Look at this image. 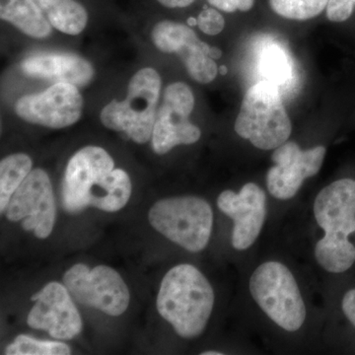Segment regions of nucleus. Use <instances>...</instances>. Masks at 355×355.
Wrapping results in <instances>:
<instances>
[{"instance_id": "obj_11", "label": "nucleus", "mask_w": 355, "mask_h": 355, "mask_svg": "<svg viewBox=\"0 0 355 355\" xmlns=\"http://www.w3.org/2000/svg\"><path fill=\"white\" fill-rule=\"evenodd\" d=\"M151 37L156 48L163 53L179 55L191 78L198 83L207 84L216 79L218 67L209 57L211 46L200 41L190 26L161 21L154 26Z\"/></svg>"}, {"instance_id": "obj_13", "label": "nucleus", "mask_w": 355, "mask_h": 355, "mask_svg": "<svg viewBox=\"0 0 355 355\" xmlns=\"http://www.w3.org/2000/svg\"><path fill=\"white\" fill-rule=\"evenodd\" d=\"M33 306L27 324L48 331L57 340H72L83 331V320L64 284L50 282L32 296Z\"/></svg>"}, {"instance_id": "obj_19", "label": "nucleus", "mask_w": 355, "mask_h": 355, "mask_svg": "<svg viewBox=\"0 0 355 355\" xmlns=\"http://www.w3.org/2000/svg\"><path fill=\"white\" fill-rule=\"evenodd\" d=\"M33 162L23 153L12 154L0 163V211L4 214L14 193L32 171Z\"/></svg>"}, {"instance_id": "obj_22", "label": "nucleus", "mask_w": 355, "mask_h": 355, "mask_svg": "<svg viewBox=\"0 0 355 355\" xmlns=\"http://www.w3.org/2000/svg\"><path fill=\"white\" fill-rule=\"evenodd\" d=\"M260 69L265 80L279 88L291 79V60L277 44H270L261 51Z\"/></svg>"}, {"instance_id": "obj_18", "label": "nucleus", "mask_w": 355, "mask_h": 355, "mask_svg": "<svg viewBox=\"0 0 355 355\" xmlns=\"http://www.w3.org/2000/svg\"><path fill=\"white\" fill-rule=\"evenodd\" d=\"M35 2L58 31L78 35L87 25V11L76 0H35Z\"/></svg>"}, {"instance_id": "obj_1", "label": "nucleus", "mask_w": 355, "mask_h": 355, "mask_svg": "<svg viewBox=\"0 0 355 355\" xmlns=\"http://www.w3.org/2000/svg\"><path fill=\"white\" fill-rule=\"evenodd\" d=\"M62 207L72 214L87 207L119 211L132 196L128 173L114 169L113 158L105 149L86 146L74 154L65 170Z\"/></svg>"}, {"instance_id": "obj_7", "label": "nucleus", "mask_w": 355, "mask_h": 355, "mask_svg": "<svg viewBox=\"0 0 355 355\" xmlns=\"http://www.w3.org/2000/svg\"><path fill=\"white\" fill-rule=\"evenodd\" d=\"M64 284L77 302L110 316H120L130 304L127 284L110 266H97L90 270L77 263L65 272Z\"/></svg>"}, {"instance_id": "obj_17", "label": "nucleus", "mask_w": 355, "mask_h": 355, "mask_svg": "<svg viewBox=\"0 0 355 355\" xmlns=\"http://www.w3.org/2000/svg\"><path fill=\"white\" fill-rule=\"evenodd\" d=\"M0 17L33 38L50 36L51 24L35 0H0Z\"/></svg>"}, {"instance_id": "obj_3", "label": "nucleus", "mask_w": 355, "mask_h": 355, "mask_svg": "<svg viewBox=\"0 0 355 355\" xmlns=\"http://www.w3.org/2000/svg\"><path fill=\"white\" fill-rule=\"evenodd\" d=\"M234 128L239 137L261 150H272L286 144L292 125L279 88L263 80L248 89Z\"/></svg>"}, {"instance_id": "obj_29", "label": "nucleus", "mask_w": 355, "mask_h": 355, "mask_svg": "<svg viewBox=\"0 0 355 355\" xmlns=\"http://www.w3.org/2000/svg\"><path fill=\"white\" fill-rule=\"evenodd\" d=\"M188 25L190 26H198V19L197 18L190 17L188 21H187Z\"/></svg>"}, {"instance_id": "obj_30", "label": "nucleus", "mask_w": 355, "mask_h": 355, "mask_svg": "<svg viewBox=\"0 0 355 355\" xmlns=\"http://www.w3.org/2000/svg\"><path fill=\"white\" fill-rule=\"evenodd\" d=\"M227 71L228 69L225 65H221L220 67H218V72L219 73L222 74V76H225V74L227 73Z\"/></svg>"}, {"instance_id": "obj_28", "label": "nucleus", "mask_w": 355, "mask_h": 355, "mask_svg": "<svg viewBox=\"0 0 355 355\" xmlns=\"http://www.w3.org/2000/svg\"><path fill=\"white\" fill-rule=\"evenodd\" d=\"M222 55V51L220 49L216 48V46H211L209 51V57L214 58V60H218Z\"/></svg>"}, {"instance_id": "obj_5", "label": "nucleus", "mask_w": 355, "mask_h": 355, "mask_svg": "<svg viewBox=\"0 0 355 355\" xmlns=\"http://www.w3.org/2000/svg\"><path fill=\"white\" fill-rule=\"evenodd\" d=\"M149 222L170 241L198 253L209 244L214 214L202 198L178 197L159 200L151 207Z\"/></svg>"}, {"instance_id": "obj_27", "label": "nucleus", "mask_w": 355, "mask_h": 355, "mask_svg": "<svg viewBox=\"0 0 355 355\" xmlns=\"http://www.w3.org/2000/svg\"><path fill=\"white\" fill-rule=\"evenodd\" d=\"M157 1L168 8H186L195 3L196 0H157Z\"/></svg>"}, {"instance_id": "obj_20", "label": "nucleus", "mask_w": 355, "mask_h": 355, "mask_svg": "<svg viewBox=\"0 0 355 355\" xmlns=\"http://www.w3.org/2000/svg\"><path fill=\"white\" fill-rule=\"evenodd\" d=\"M315 257L327 272H347L355 261V247L350 241H340L324 237L317 243Z\"/></svg>"}, {"instance_id": "obj_31", "label": "nucleus", "mask_w": 355, "mask_h": 355, "mask_svg": "<svg viewBox=\"0 0 355 355\" xmlns=\"http://www.w3.org/2000/svg\"><path fill=\"white\" fill-rule=\"evenodd\" d=\"M202 355H221V354H221V352H203V354H202Z\"/></svg>"}, {"instance_id": "obj_2", "label": "nucleus", "mask_w": 355, "mask_h": 355, "mask_svg": "<svg viewBox=\"0 0 355 355\" xmlns=\"http://www.w3.org/2000/svg\"><path fill=\"white\" fill-rule=\"evenodd\" d=\"M214 305V292L197 268L179 265L161 282L157 309L182 338H197L205 331Z\"/></svg>"}, {"instance_id": "obj_8", "label": "nucleus", "mask_w": 355, "mask_h": 355, "mask_svg": "<svg viewBox=\"0 0 355 355\" xmlns=\"http://www.w3.org/2000/svg\"><path fill=\"white\" fill-rule=\"evenodd\" d=\"M7 219L22 220L26 231H33L39 239L53 232L57 207L50 177L43 169L32 170L7 205Z\"/></svg>"}, {"instance_id": "obj_21", "label": "nucleus", "mask_w": 355, "mask_h": 355, "mask_svg": "<svg viewBox=\"0 0 355 355\" xmlns=\"http://www.w3.org/2000/svg\"><path fill=\"white\" fill-rule=\"evenodd\" d=\"M330 0H268L270 11L286 20L304 22L324 13Z\"/></svg>"}, {"instance_id": "obj_15", "label": "nucleus", "mask_w": 355, "mask_h": 355, "mask_svg": "<svg viewBox=\"0 0 355 355\" xmlns=\"http://www.w3.org/2000/svg\"><path fill=\"white\" fill-rule=\"evenodd\" d=\"M314 214L326 236L349 240L355 232V180L343 178L320 191Z\"/></svg>"}, {"instance_id": "obj_12", "label": "nucleus", "mask_w": 355, "mask_h": 355, "mask_svg": "<svg viewBox=\"0 0 355 355\" xmlns=\"http://www.w3.org/2000/svg\"><path fill=\"white\" fill-rule=\"evenodd\" d=\"M326 153L324 146L302 150L292 141L277 147L272 157L275 165L266 175L268 191L279 200L293 198L304 180L315 176L321 170Z\"/></svg>"}, {"instance_id": "obj_16", "label": "nucleus", "mask_w": 355, "mask_h": 355, "mask_svg": "<svg viewBox=\"0 0 355 355\" xmlns=\"http://www.w3.org/2000/svg\"><path fill=\"white\" fill-rule=\"evenodd\" d=\"M21 69L28 76L76 86L86 85L94 76V69L87 60L70 53L31 55L23 60Z\"/></svg>"}, {"instance_id": "obj_9", "label": "nucleus", "mask_w": 355, "mask_h": 355, "mask_svg": "<svg viewBox=\"0 0 355 355\" xmlns=\"http://www.w3.org/2000/svg\"><path fill=\"white\" fill-rule=\"evenodd\" d=\"M193 108L195 96L187 84L175 83L166 88L151 137L156 153L162 155L175 146L196 144L200 139V128L189 121Z\"/></svg>"}, {"instance_id": "obj_25", "label": "nucleus", "mask_w": 355, "mask_h": 355, "mask_svg": "<svg viewBox=\"0 0 355 355\" xmlns=\"http://www.w3.org/2000/svg\"><path fill=\"white\" fill-rule=\"evenodd\" d=\"M197 19L200 31L211 36L219 34L225 27V18L221 11L214 7L203 6Z\"/></svg>"}, {"instance_id": "obj_10", "label": "nucleus", "mask_w": 355, "mask_h": 355, "mask_svg": "<svg viewBox=\"0 0 355 355\" xmlns=\"http://www.w3.org/2000/svg\"><path fill=\"white\" fill-rule=\"evenodd\" d=\"M83 99L76 85L58 83L38 94L24 96L15 105L16 114L35 125L62 128L80 119Z\"/></svg>"}, {"instance_id": "obj_23", "label": "nucleus", "mask_w": 355, "mask_h": 355, "mask_svg": "<svg viewBox=\"0 0 355 355\" xmlns=\"http://www.w3.org/2000/svg\"><path fill=\"white\" fill-rule=\"evenodd\" d=\"M7 355H67L71 354L64 343L39 340L25 335L18 336L6 347Z\"/></svg>"}, {"instance_id": "obj_26", "label": "nucleus", "mask_w": 355, "mask_h": 355, "mask_svg": "<svg viewBox=\"0 0 355 355\" xmlns=\"http://www.w3.org/2000/svg\"><path fill=\"white\" fill-rule=\"evenodd\" d=\"M342 307L343 314L349 319L355 328V288L350 289L343 298Z\"/></svg>"}, {"instance_id": "obj_14", "label": "nucleus", "mask_w": 355, "mask_h": 355, "mask_svg": "<svg viewBox=\"0 0 355 355\" xmlns=\"http://www.w3.org/2000/svg\"><path fill=\"white\" fill-rule=\"evenodd\" d=\"M265 191L256 184H245L239 193L222 191L217 205L234 221L232 245L243 251L252 246L260 235L266 214Z\"/></svg>"}, {"instance_id": "obj_24", "label": "nucleus", "mask_w": 355, "mask_h": 355, "mask_svg": "<svg viewBox=\"0 0 355 355\" xmlns=\"http://www.w3.org/2000/svg\"><path fill=\"white\" fill-rule=\"evenodd\" d=\"M324 15L334 24L345 25L355 21V0H330Z\"/></svg>"}, {"instance_id": "obj_6", "label": "nucleus", "mask_w": 355, "mask_h": 355, "mask_svg": "<svg viewBox=\"0 0 355 355\" xmlns=\"http://www.w3.org/2000/svg\"><path fill=\"white\" fill-rule=\"evenodd\" d=\"M250 292L280 328L295 331L304 324V301L293 275L282 263L268 261L259 266L250 279Z\"/></svg>"}, {"instance_id": "obj_4", "label": "nucleus", "mask_w": 355, "mask_h": 355, "mask_svg": "<svg viewBox=\"0 0 355 355\" xmlns=\"http://www.w3.org/2000/svg\"><path fill=\"white\" fill-rule=\"evenodd\" d=\"M160 90L161 78L155 69L139 70L128 84L127 98L114 100L102 110L103 125L127 133L137 144H146L153 137Z\"/></svg>"}]
</instances>
